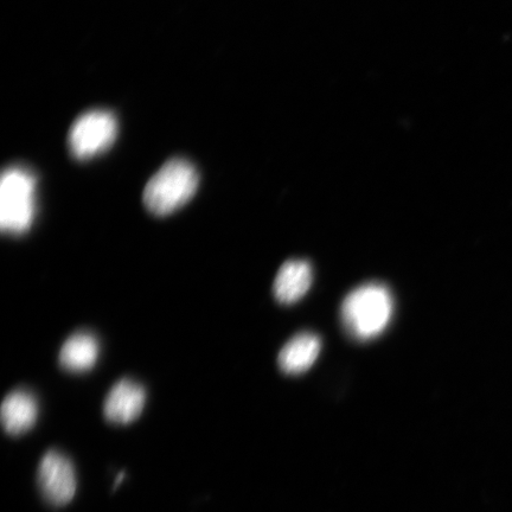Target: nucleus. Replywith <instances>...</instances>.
<instances>
[{
    "instance_id": "1",
    "label": "nucleus",
    "mask_w": 512,
    "mask_h": 512,
    "mask_svg": "<svg viewBox=\"0 0 512 512\" xmlns=\"http://www.w3.org/2000/svg\"><path fill=\"white\" fill-rule=\"evenodd\" d=\"M200 177L189 160L174 158L160 168L146 184L143 201L156 216H168L187 204L196 194Z\"/></svg>"
},
{
    "instance_id": "2",
    "label": "nucleus",
    "mask_w": 512,
    "mask_h": 512,
    "mask_svg": "<svg viewBox=\"0 0 512 512\" xmlns=\"http://www.w3.org/2000/svg\"><path fill=\"white\" fill-rule=\"evenodd\" d=\"M393 298L388 287L370 283L356 288L342 306L344 328L360 341H368L386 330L393 315Z\"/></svg>"
},
{
    "instance_id": "3",
    "label": "nucleus",
    "mask_w": 512,
    "mask_h": 512,
    "mask_svg": "<svg viewBox=\"0 0 512 512\" xmlns=\"http://www.w3.org/2000/svg\"><path fill=\"white\" fill-rule=\"evenodd\" d=\"M37 179L23 166H11L0 182V228L9 235L29 232L36 217Z\"/></svg>"
},
{
    "instance_id": "4",
    "label": "nucleus",
    "mask_w": 512,
    "mask_h": 512,
    "mask_svg": "<svg viewBox=\"0 0 512 512\" xmlns=\"http://www.w3.org/2000/svg\"><path fill=\"white\" fill-rule=\"evenodd\" d=\"M117 134L118 121L112 112L88 111L81 114L70 128L69 151L75 159H91L110 149Z\"/></svg>"
},
{
    "instance_id": "5",
    "label": "nucleus",
    "mask_w": 512,
    "mask_h": 512,
    "mask_svg": "<svg viewBox=\"0 0 512 512\" xmlns=\"http://www.w3.org/2000/svg\"><path fill=\"white\" fill-rule=\"evenodd\" d=\"M38 488L44 499L55 508L73 501L78 489L74 465L61 452L49 451L38 467Z\"/></svg>"
},
{
    "instance_id": "6",
    "label": "nucleus",
    "mask_w": 512,
    "mask_h": 512,
    "mask_svg": "<svg viewBox=\"0 0 512 512\" xmlns=\"http://www.w3.org/2000/svg\"><path fill=\"white\" fill-rule=\"evenodd\" d=\"M146 402V392L136 381L121 380L114 384L104 405L106 419L115 425H128L137 420Z\"/></svg>"
},
{
    "instance_id": "7",
    "label": "nucleus",
    "mask_w": 512,
    "mask_h": 512,
    "mask_svg": "<svg viewBox=\"0 0 512 512\" xmlns=\"http://www.w3.org/2000/svg\"><path fill=\"white\" fill-rule=\"evenodd\" d=\"M0 415L5 432L19 437L36 425L38 402L28 390H14L4 399Z\"/></svg>"
},
{
    "instance_id": "8",
    "label": "nucleus",
    "mask_w": 512,
    "mask_h": 512,
    "mask_svg": "<svg viewBox=\"0 0 512 512\" xmlns=\"http://www.w3.org/2000/svg\"><path fill=\"white\" fill-rule=\"evenodd\" d=\"M312 267L304 260H290L281 266L275 278L274 296L281 304H293L302 299L312 285Z\"/></svg>"
},
{
    "instance_id": "9",
    "label": "nucleus",
    "mask_w": 512,
    "mask_h": 512,
    "mask_svg": "<svg viewBox=\"0 0 512 512\" xmlns=\"http://www.w3.org/2000/svg\"><path fill=\"white\" fill-rule=\"evenodd\" d=\"M322 348L320 338L315 334H299L293 337L283 349H281L278 363L281 370L288 375H298L309 370Z\"/></svg>"
},
{
    "instance_id": "10",
    "label": "nucleus",
    "mask_w": 512,
    "mask_h": 512,
    "mask_svg": "<svg viewBox=\"0 0 512 512\" xmlns=\"http://www.w3.org/2000/svg\"><path fill=\"white\" fill-rule=\"evenodd\" d=\"M100 354L98 338L89 332H78L62 345L60 363L63 369L72 373L91 370Z\"/></svg>"
}]
</instances>
